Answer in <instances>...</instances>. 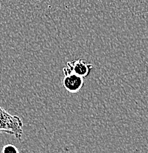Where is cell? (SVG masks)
<instances>
[{
    "mask_svg": "<svg viewBox=\"0 0 148 153\" xmlns=\"http://www.w3.org/2000/svg\"><path fill=\"white\" fill-rule=\"evenodd\" d=\"M14 135L20 140L23 135V122L18 116L9 114L0 106V133Z\"/></svg>",
    "mask_w": 148,
    "mask_h": 153,
    "instance_id": "1",
    "label": "cell"
},
{
    "mask_svg": "<svg viewBox=\"0 0 148 153\" xmlns=\"http://www.w3.org/2000/svg\"><path fill=\"white\" fill-rule=\"evenodd\" d=\"M62 85L65 90L71 94H76L82 89L84 85V78L74 74L64 75Z\"/></svg>",
    "mask_w": 148,
    "mask_h": 153,
    "instance_id": "3",
    "label": "cell"
},
{
    "mask_svg": "<svg viewBox=\"0 0 148 153\" xmlns=\"http://www.w3.org/2000/svg\"><path fill=\"white\" fill-rule=\"evenodd\" d=\"M0 153H2V152H0Z\"/></svg>",
    "mask_w": 148,
    "mask_h": 153,
    "instance_id": "5",
    "label": "cell"
},
{
    "mask_svg": "<svg viewBox=\"0 0 148 153\" xmlns=\"http://www.w3.org/2000/svg\"><path fill=\"white\" fill-rule=\"evenodd\" d=\"M2 153H19L16 146L13 144H7L3 146Z\"/></svg>",
    "mask_w": 148,
    "mask_h": 153,
    "instance_id": "4",
    "label": "cell"
},
{
    "mask_svg": "<svg viewBox=\"0 0 148 153\" xmlns=\"http://www.w3.org/2000/svg\"><path fill=\"white\" fill-rule=\"evenodd\" d=\"M93 65L83 59L74 60L66 63V67L63 68L64 75L74 74L81 77H87L91 72Z\"/></svg>",
    "mask_w": 148,
    "mask_h": 153,
    "instance_id": "2",
    "label": "cell"
}]
</instances>
